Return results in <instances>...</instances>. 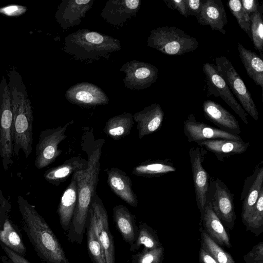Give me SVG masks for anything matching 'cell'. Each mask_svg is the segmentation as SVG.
<instances>
[{"label":"cell","instance_id":"1","mask_svg":"<svg viewBox=\"0 0 263 263\" xmlns=\"http://www.w3.org/2000/svg\"><path fill=\"white\" fill-rule=\"evenodd\" d=\"M103 139L96 141L95 146L87 153L88 165L86 168L73 173L78 190V200L68 230L67 239L71 243L81 244L86 231L89 206L96 192L100 170V160Z\"/></svg>","mask_w":263,"mask_h":263},{"label":"cell","instance_id":"2","mask_svg":"<svg viewBox=\"0 0 263 263\" xmlns=\"http://www.w3.org/2000/svg\"><path fill=\"white\" fill-rule=\"evenodd\" d=\"M12 110L11 135L13 156L22 150L26 158L32 151L33 115L21 75L15 69L8 73Z\"/></svg>","mask_w":263,"mask_h":263},{"label":"cell","instance_id":"3","mask_svg":"<svg viewBox=\"0 0 263 263\" xmlns=\"http://www.w3.org/2000/svg\"><path fill=\"white\" fill-rule=\"evenodd\" d=\"M25 231L44 263H70L59 239L44 219L26 199L18 196Z\"/></svg>","mask_w":263,"mask_h":263},{"label":"cell","instance_id":"4","mask_svg":"<svg viewBox=\"0 0 263 263\" xmlns=\"http://www.w3.org/2000/svg\"><path fill=\"white\" fill-rule=\"evenodd\" d=\"M64 51L76 60L91 63L108 58L121 49L119 40L88 29H79L64 39Z\"/></svg>","mask_w":263,"mask_h":263},{"label":"cell","instance_id":"5","mask_svg":"<svg viewBox=\"0 0 263 263\" xmlns=\"http://www.w3.org/2000/svg\"><path fill=\"white\" fill-rule=\"evenodd\" d=\"M147 46L169 55H181L196 50L197 39L175 26L158 27L151 31Z\"/></svg>","mask_w":263,"mask_h":263},{"label":"cell","instance_id":"6","mask_svg":"<svg viewBox=\"0 0 263 263\" xmlns=\"http://www.w3.org/2000/svg\"><path fill=\"white\" fill-rule=\"evenodd\" d=\"M12 123L10 92L6 79L3 76L0 82V156L5 170H8L13 162Z\"/></svg>","mask_w":263,"mask_h":263},{"label":"cell","instance_id":"7","mask_svg":"<svg viewBox=\"0 0 263 263\" xmlns=\"http://www.w3.org/2000/svg\"><path fill=\"white\" fill-rule=\"evenodd\" d=\"M215 65L213 66L223 78L234 95L239 101L247 114L257 121L259 113L243 80L237 73L231 61L225 57H217L215 59Z\"/></svg>","mask_w":263,"mask_h":263},{"label":"cell","instance_id":"8","mask_svg":"<svg viewBox=\"0 0 263 263\" xmlns=\"http://www.w3.org/2000/svg\"><path fill=\"white\" fill-rule=\"evenodd\" d=\"M206 199L224 227L232 230L236 218L234 195L219 178L210 177Z\"/></svg>","mask_w":263,"mask_h":263},{"label":"cell","instance_id":"9","mask_svg":"<svg viewBox=\"0 0 263 263\" xmlns=\"http://www.w3.org/2000/svg\"><path fill=\"white\" fill-rule=\"evenodd\" d=\"M68 124L64 126L42 130L35 147V166L38 169L47 167L55 161L61 154L59 144L66 137L65 132Z\"/></svg>","mask_w":263,"mask_h":263},{"label":"cell","instance_id":"10","mask_svg":"<svg viewBox=\"0 0 263 263\" xmlns=\"http://www.w3.org/2000/svg\"><path fill=\"white\" fill-rule=\"evenodd\" d=\"M120 71L124 72L123 83L126 88L133 90H143L156 82L158 69L150 63L133 60L123 64Z\"/></svg>","mask_w":263,"mask_h":263},{"label":"cell","instance_id":"11","mask_svg":"<svg viewBox=\"0 0 263 263\" xmlns=\"http://www.w3.org/2000/svg\"><path fill=\"white\" fill-rule=\"evenodd\" d=\"M202 70L206 76L209 95L220 97L245 124H249L248 114L235 99L224 80L215 69L213 64L209 63L204 64Z\"/></svg>","mask_w":263,"mask_h":263},{"label":"cell","instance_id":"12","mask_svg":"<svg viewBox=\"0 0 263 263\" xmlns=\"http://www.w3.org/2000/svg\"><path fill=\"white\" fill-rule=\"evenodd\" d=\"M89 210L95 218L97 233L104 252L106 262L115 263V243L109 227L107 213L96 192L92 198Z\"/></svg>","mask_w":263,"mask_h":263},{"label":"cell","instance_id":"13","mask_svg":"<svg viewBox=\"0 0 263 263\" xmlns=\"http://www.w3.org/2000/svg\"><path fill=\"white\" fill-rule=\"evenodd\" d=\"M189 154L196 203L201 215L207 201L210 176L203 167L204 156L200 147H191Z\"/></svg>","mask_w":263,"mask_h":263},{"label":"cell","instance_id":"14","mask_svg":"<svg viewBox=\"0 0 263 263\" xmlns=\"http://www.w3.org/2000/svg\"><path fill=\"white\" fill-rule=\"evenodd\" d=\"M183 132L189 142L197 143L214 139L242 141L239 135L232 134L197 120L193 114L189 115L184 121Z\"/></svg>","mask_w":263,"mask_h":263},{"label":"cell","instance_id":"15","mask_svg":"<svg viewBox=\"0 0 263 263\" xmlns=\"http://www.w3.org/2000/svg\"><path fill=\"white\" fill-rule=\"evenodd\" d=\"M65 97L71 104L84 107L105 105L109 103L108 98L99 87L88 82L71 86L66 90Z\"/></svg>","mask_w":263,"mask_h":263},{"label":"cell","instance_id":"16","mask_svg":"<svg viewBox=\"0 0 263 263\" xmlns=\"http://www.w3.org/2000/svg\"><path fill=\"white\" fill-rule=\"evenodd\" d=\"M141 4V0H109L100 15L110 25L121 27L128 20L136 16Z\"/></svg>","mask_w":263,"mask_h":263},{"label":"cell","instance_id":"17","mask_svg":"<svg viewBox=\"0 0 263 263\" xmlns=\"http://www.w3.org/2000/svg\"><path fill=\"white\" fill-rule=\"evenodd\" d=\"M93 2V0H63L55 14L57 22L65 30L79 25Z\"/></svg>","mask_w":263,"mask_h":263},{"label":"cell","instance_id":"18","mask_svg":"<svg viewBox=\"0 0 263 263\" xmlns=\"http://www.w3.org/2000/svg\"><path fill=\"white\" fill-rule=\"evenodd\" d=\"M263 189V161L256 166L252 175L245 180L240 194L242 201L241 220L247 216L255 204Z\"/></svg>","mask_w":263,"mask_h":263},{"label":"cell","instance_id":"19","mask_svg":"<svg viewBox=\"0 0 263 263\" xmlns=\"http://www.w3.org/2000/svg\"><path fill=\"white\" fill-rule=\"evenodd\" d=\"M107 175V183L111 191L129 205L137 208L138 200L133 189L130 178L123 170L117 167L104 170Z\"/></svg>","mask_w":263,"mask_h":263},{"label":"cell","instance_id":"20","mask_svg":"<svg viewBox=\"0 0 263 263\" xmlns=\"http://www.w3.org/2000/svg\"><path fill=\"white\" fill-rule=\"evenodd\" d=\"M205 117L219 128L233 135L241 133L239 124L235 117L216 102L206 100L202 105Z\"/></svg>","mask_w":263,"mask_h":263},{"label":"cell","instance_id":"21","mask_svg":"<svg viewBox=\"0 0 263 263\" xmlns=\"http://www.w3.org/2000/svg\"><path fill=\"white\" fill-rule=\"evenodd\" d=\"M164 113L161 106L157 103L152 104L133 115V119L137 122L138 137L142 139L152 134L161 127Z\"/></svg>","mask_w":263,"mask_h":263},{"label":"cell","instance_id":"22","mask_svg":"<svg viewBox=\"0 0 263 263\" xmlns=\"http://www.w3.org/2000/svg\"><path fill=\"white\" fill-rule=\"evenodd\" d=\"M196 18L201 25H209L212 30L219 31L223 34L226 33L223 27L227 24V14L221 0H205Z\"/></svg>","mask_w":263,"mask_h":263},{"label":"cell","instance_id":"23","mask_svg":"<svg viewBox=\"0 0 263 263\" xmlns=\"http://www.w3.org/2000/svg\"><path fill=\"white\" fill-rule=\"evenodd\" d=\"M203 228L208 235L220 246L231 247L230 238L224 226L214 213L211 203L206 201L201 215Z\"/></svg>","mask_w":263,"mask_h":263},{"label":"cell","instance_id":"24","mask_svg":"<svg viewBox=\"0 0 263 263\" xmlns=\"http://www.w3.org/2000/svg\"><path fill=\"white\" fill-rule=\"evenodd\" d=\"M197 144L213 153L220 161L223 162L225 158L231 155L245 153L248 148L250 143L243 140L214 139L198 142Z\"/></svg>","mask_w":263,"mask_h":263},{"label":"cell","instance_id":"25","mask_svg":"<svg viewBox=\"0 0 263 263\" xmlns=\"http://www.w3.org/2000/svg\"><path fill=\"white\" fill-rule=\"evenodd\" d=\"M113 220L117 230L122 239L132 246L136 241L138 227L136 224V217L126 206L122 204L115 205L112 209Z\"/></svg>","mask_w":263,"mask_h":263},{"label":"cell","instance_id":"26","mask_svg":"<svg viewBox=\"0 0 263 263\" xmlns=\"http://www.w3.org/2000/svg\"><path fill=\"white\" fill-rule=\"evenodd\" d=\"M78 200L77 185L72 176L71 181L63 192L58 206L57 212L62 229L67 232L69 229Z\"/></svg>","mask_w":263,"mask_h":263},{"label":"cell","instance_id":"27","mask_svg":"<svg viewBox=\"0 0 263 263\" xmlns=\"http://www.w3.org/2000/svg\"><path fill=\"white\" fill-rule=\"evenodd\" d=\"M88 162L79 157H73L61 164L48 170L44 174V179L55 186H58L73 173L86 168Z\"/></svg>","mask_w":263,"mask_h":263},{"label":"cell","instance_id":"28","mask_svg":"<svg viewBox=\"0 0 263 263\" xmlns=\"http://www.w3.org/2000/svg\"><path fill=\"white\" fill-rule=\"evenodd\" d=\"M176 170L174 162L170 159L148 160L135 166L132 174L139 177H160Z\"/></svg>","mask_w":263,"mask_h":263},{"label":"cell","instance_id":"29","mask_svg":"<svg viewBox=\"0 0 263 263\" xmlns=\"http://www.w3.org/2000/svg\"><path fill=\"white\" fill-rule=\"evenodd\" d=\"M240 58L248 75L256 85L263 87V61L256 53L245 48L237 43Z\"/></svg>","mask_w":263,"mask_h":263},{"label":"cell","instance_id":"30","mask_svg":"<svg viewBox=\"0 0 263 263\" xmlns=\"http://www.w3.org/2000/svg\"><path fill=\"white\" fill-rule=\"evenodd\" d=\"M134 123L133 115L124 112L109 119L105 123L104 132L108 137L117 141L130 134Z\"/></svg>","mask_w":263,"mask_h":263},{"label":"cell","instance_id":"31","mask_svg":"<svg viewBox=\"0 0 263 263\" xmlns=\"http://www.w3.org/2000/svg\"><path fill=\"white\" fill-rule=\"evenodd\" d=\"M86 230L87 251L93 263H106L104 252L97 235L95 218L90 210Z\"/></svg>","mask_w":263,"mask_h":263},{"label":"cell","instance_id":"32","mask_svg":"<svg viewBox=\"0 0 263 263\" xmlns=\"http://www.w3.org/2000/svg\"><path fill=\"white\" fill-rule=\"evenodd\" d=\"M162 246L156 231L145 222H140L138 227L137 237L130 246L129 251L135 252L143 246V249H153Z\"/></svg>","mask_w":263,"mask_h":263},{"label":"cell","instance_id":"33","mask_svg":"<svg viewBox=\"0 0 263 263\" xmlns=\"http://www.w3.org/2000/svg\"><path fill=\"white\" fill-rule=\"evenodd\" d=\"M246 229L256 237L259 236L263 232V189L260 191L257 200L248 214L242 220Z\"/></svg>","mask_w":263,"mask_h":263},{"label":"cell","instance_id":"34","mask_svg":"<svg viewBox=\"0 0 263 263\" xmlns=\"http://www.w3.org/2000/svg\"><path fill=\"white\" fill-rule=\"evenodd\" d=\"M201 248L218 263H236L231 255L223 250L206 233L203 228L200 229Z\"/></svg>","mask_w":263,"mask_h":263},{"label":"cell","instance_id":"35","mask_svg":"<svg viewBox=\"0 0 263 263\" xmlns=\"http://www.w3.org/2000/svg\"><path fill=\"white\" fill-rule=\"evenodd\" d=\"M0 240L5 246L18 254L23 255L26 252L20 236L7 219L5 221L3 230L0 231Z\"/></svg>","mask_w":263,"mask_h":263},{"label":"cell","instance_id":"36","mask_svg":"<svg viewBox=\"0 0 263 263\" xmlns=\"http://www.w3.org/2000/svg\"><path fill=\"white\" fill-rule=\"evenodd\" d=\"M228 6L232 14L236 18L239 26L252 40L250 17L243 10L241 1L230 0L228 3Z\"/></svg>","mask_w":263,"mask_h":263},{"label":"cell","instance_id":"37","mask_svg":"<svg viewBox=\"0 0 263 263\" xmlns=\"http://www.w3.org/2000/svg\"><path fill=\"white\" fill-rule=\"evenodd\" d=\"M164 257V249L162 246L153 249H143L142 251L133 254L132 263H162Z\"/></svg>","mask_w":263,"mask_h":263},{"label":"cell","instance_id":"38","mask_svg":"<svg viewBox=\"0 0 263 263\" xmlns=\"http://www.w3.org/2000/svg\"><path fill=\"white\" fill-rule=\"evenodd\" d=\"M250 29L254 48L261 52L263 48V21L259 10L250 16Z\"/></svg>","mask_w":263,"mask_h":263},{"label":"cell","instance_id":"39","mask_svg":"<svg viewBox=\"0 0 263 263\" xmlns=\"http://www.w3.org/2000/svg\"><path fill=\"white\" fill-rule=\"evenodd\" d=\"M246 263H263V242L260 241L243 256Z\"/></svg>","mask_w":263,"mask_h":263},{"label":"cell","instance_id":"40","mask_svg":"<svg viewBox=\"0 0 263 263\" xmlns=\"http://www.w3.org/2000/svg\"><path fill=\"white\" fill-rule=\"evenodd\" d=\"M27 10L26 6L10 4L0 7V14L8 17H17L24 14Z\"/></svg>","mask_w":263,"mask_h":263},{"label":"cell","instance_id":"41","mask_svg":"<svg viewBox=\"0 0 263 263\" xmlns=\"http://www.w3.org/2000/svg\"><path fill=\"white\" fill-rule=\"evenodd\" d=\"M2 247L8 257H2V260L4 263H30L22 255L14 252L5 246L2 245Z\"/></svg>","mask_w":263,"mask_h":263},{"label":"cell","instance_id":"42","mask_svg":"<svg viewBox=\"0 0 263 263\" xmlns=\"http://www.w3.org/2000/svg\"><path fill=\"white\" fill-rule=\"evenodd\" d=\"M205 0H185L187 12L189 16L196 17L200 13Z\"/></svg>","mask_w":263,"mask_h":263},{"label":"cell","instance_id":"43","mask_svg":"<svg viewBox=\"0 0 263 263\" xmlns=\"http://www.w3.org/2000/svg\"><path fill=\"white\" fill-rule=\"evenodd\" d=\"M166 6L173 10H177L183 16H188L185 0H164Z\"/></svg>","mask_w":263,"mask_h":263},{"label":"cell","instance_id":"44","mask_svg":"<svg viewBox=\"0 0 263 263\" xmlns=\"http://www.w3.org/2000/svg\"><path fill=\"white\" fill-rule=\"evenodd\" d=\"M243 10L250 16L259 10V3L256 0H240Z\"/></svg>","mask_w":263,"mask_h":263},{"label":"cell","instance_id":"45","mask_svg":"<svg viewBox=\"0 0 263 263\" xmlns=\"http://www.w3.org/2000/svg\"><path fill=\"white\" fill-rule=\"evenodd\" d=\"M199 263H218L201 247L199 252Z\"/></svg>","mask_w":263,"mask_h":263}]
</instances>
